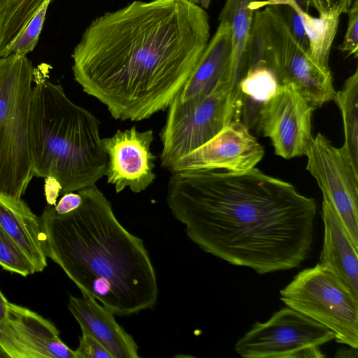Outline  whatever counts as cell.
Masks as SVG:
<instances>
[{
	"label": "cell",
	"mask_w": 358,
	"mask_h": 358,
	"mask_svg": "<svg viewBox=\"0 0 358 358\" xmlns=\"http://www.w3.org/2000/svg\"><path fill=\"white\" fill-rule=\"evenodd\" d=\"M153 140L152 130L139 131L135 126L101 138L108 157L104 176L117 193L127 187L140 193L153 183L156 178L153 171L156 156L150 150Z\"/></svg>",
	"instance_id": "12"
},
{
	"label": "cell",
	"mask_w": 358,
	"mask_h": 358,
	"mask_svg": "<svg viewBox=\"0 0 358 358\" xmlns=\"http://www.w3.org/2000/svg\"><path fill=\"white\" fill-rule=\"evenodd\" d=\"M77 192L78 208L59 215L48 205L40 217L47 257L115 315L152 308L157 280L143 241L119 222L96 185Z\"/></svg>",
	"instance_id": "3"
},
{
	"label": "cell",
	"mask_w": 358,
	"mask_h": 358,
	"mask_svg": "<svg viewBox=\"0 0 358 358\" xmlns=\"http://www.w3.org/2000/svg\"><path fill=\"white\" fill-rule=\"evenodd\" d=\"M9 303L0 290V322L3 321L7 317Z\"/></svg>",
	"instance_id": "30"
},
{
	"label": "cell",
	"mask_w": 358,
	"mask_h": 358,
	"mask_svg": "<svg viewBox=\"0 0 358 358\" xmlns=\"http://www.w3.org/2000/svg\"><path fill=\"white\" fill-rule=\"evenodd\" d=\"M210 0H200V4L203 9L209 7Z\"/></svg>",
	"instance_id": "31"
},
{
	"label": "cell",
	"mask_w": 358,
	"mask_h": 358,
	"mask_svg": "<svg viewBox=\"0 0 358 358\" xmlns=\"http://www.w3.org/2000/svg\"><path fill=\"white\" fill-rule=\"evenodd\" d=\"M260 61L280 85L292 87L314 108L334 99L331 71L320 67L268 6L254 10L246 50L247 69Z\"/></svg>",
	"instance_id": "6"
},
{
	"label": "cell",
	"mask_w": 358,
	"mask_h": 358,
	"mask_svg": "<svg viewBox=\"0 0 358 358\" xmlns=\"http://www.w3.org/2000/svg\"><path fill=\"white\" fill-rule=\"evenodd\" d=\"M71 296L68 308L83 330L95 338L112 358H138V346L115 320L114 313L92 296Z\"/></svg>",
	"instance_id": "15"
},
{
	"label": "cell",
	"mask_w": 358,
	"mask_h": 358,
	"mask_svg": "<svg viewBox=\"0 0 358 358\" xmlns=\"http://www.w3.org/2000/svg\"><path fill=\"white\" fill-rule=\"evenodd\" d=\"M341 112L343 121L344 144L342 146L358 168V69L346 79L343 88L335 93L334 99Z\"/></svg>",
	"instance_id": "22"
},
{
	"label": "cell",
	"mask_w": 358,
	"mask_h": 358,
	"mask_svg": "<svg viewBox=\"0 0 358 358\" xmlns=\"http://www.w3.org/2000/svg\"><path fill=\"white\" fill-rule=\"evenodd\" d=\"M34 67L27 56L0 57V196L21 199L34 176L29 148Z\"/></svg>",
	"instance_id": "5"
},
{
	"label": "cell",
	"mask_w": 358,
	"mask_h": 358,
	"mask_svg": "<svg viewBox=\"0 0 358 358\" xmlns=\"http://www.w3.org/2000/svg\"><path fill=\"white\" fill-rule=\"evenodd\" d=\"M51 0H47L29 23L23 28L3 53V57L11 54L27 56L36 46L45 20Z\"/></svg>",
	"instance_id": "25"
},
{
	"label": "cell",
	"mask_w": 358,
	"mask_h": 358,
	"mask_svg": "<svg viewBox=\"0 0 358 358\" xmlns=\"http://www.w3.org/2000/svg\"><path fill=\"white\" fill-rule=\"evenodd\" d=\"M49 71L34 68L29 120V148L34 176L58 184L60 194L96 185L108 157L99 120L73 103Z\"/></svg>",
	"instance_id": "4"
},
{
	"label": "cell",
	"mask_w": 358,
	"mask_h": 358,
	"mask_svg": "<svg viewBox=\"0 0 358 358\" xmlns=\"http://www.w3.org/2000/svg\"><path fill=\"white\" fill-rule=\"evenodd\" d=\"M81 331L79 345L74 350L76 358H112L101 343L87 332Z\"/></svg>",
	"instance_id": "28"
},
{
	"label": "cell",
	"mask_w": 358,
	"mask_h": 358,
	"mask_svg": "<svg viewBox=\"0 0 358 358\" xmlns=\"http://www.w3.org/2000/svg\"><path fill=\"white\" fill-rule=\"evenodd\" d=\"M288 306L327 327L341 344L358 348V299L319 262L298 273L280 291Z\"/></svg>",
	"instance_id": "8"
},
{
	"label": "cell",
	"mask_w": 358,
	"mask_h": 358,
	"mask_svg": "<svg viewBox=\"0 0 358 358\" xmlns=\"http://www.w3.org/2000/svg\"><path fill=\"white\" fill-rule=\"evenodd\" d=\"M303 10L313 8L319 17H339L347 13L354 0H294Z\"/></svg>",
	"instance_id": "26"
},
{
	"label": "cell",
	"mask_w": 358,
	"mask_h": 358,
	"mask_svg": "<svg viewBox=\"0 0 358 358\" xmlns=\"http://www.w3.org/2000/svg\"><path fill=\"white\" fill-rule=\"evenodd\" d=\"M321 215L324 239L319 263L358 299V248L351 241L336 211L325 200H322Z\"/></svg>",
	"instance_id": "16"
},
{
	"label": "cell",
	"mask_w": 358,
	"mask_h": 358,
	"mask_svg": "<svg viewBox=\"0 0 358 358\" xmlns=\"http://www.w3.org/2000/svg\"><path fill=\"white\" fill-rule=\"evenodd\" d=\"M209 38L208 15L197 4L134 1L86 28L72 53L74 79L113 118L144 120L179 95Z\"/></svg>",
	"instance_id": "1"
},
{
	"label": "cell",
	"mask_w": 358,
	"mask_h": 358,
	"mask_svg": "<svg viewBox=\"0 0 358 358\" xmlns=\"http://www.w3.org/2000/svg\"><path fill=\"white\" fill-rule=\"evenodd\" d=\"M256 0H226L219 22H227L232 31V53L230 77L238 85L247 71L246 50L254 10L249 5Z\"/></svg>",
	"instance_id": "19"
},
{
	"label": "cell",
	"mask_w": 358,
	"mask_h": 358,
	"mask_svg": "<svg viewBox=\"0 0 358 358\" xmlns=\"http://www.w3.org/2000/svg\"><path fill=\"white\" fill-rule=\"evenodd\" d=\"M242 106L238 89L225 80L206 95L184 101L175 98L159 134L161 166L170 171L181 157L209 141L231 122L240 120Z\"/></svg>",
	"instance_id": "7"
},
{
	"label": "cell",
	"mask_w": 358,
	"mask_h": 358,
	"mask_svg": "<svg viewBox=\"0 0 358 358\" xmlns=\"http://www.w3.org/2000/svg\"><path fill=\"white\" fill-rule=\"evenodd\" d=\"M0 226L22 248L36 272L47 266L41 217L22 199L0 196Z\"/></svg>",
	"instance_id": "18"
},
{
	"label": "cell",
	"mask_w": 358,
	"mask_h": 358,
	"mask_svg": "<svg viewBox=\"0 0 358 358\" xmlns=\"http://www.w3.org/2000/svg\"><path fill=\"white\" fill-rule=\"evenodd\" d=\"M348 23L340 50L348 52V55L358 56V0H354L347 12Z\"/></svg>",
	"instance_id": "27"
},
{
	"label": "cell",
	"mask_w": 358,
	"mask_h": 358,
	"mask_svg": "<svg viewBox=\"0 0 358 358\" xmlns=\"http://www.w3.org/2000/svg\"><path fill=\"white\" fill-rule=\"evenodd\" d=\"M334 339L327 327L287 306L256 322L234 350L244 358H322L320 346Z\"/></svg>",
	"instance_id": "9"
},
{
	"label": "cell",
	"mask_w": 358,
	"mask_h": 358,
	"mask_svg": "<svg viewBox=\"0 0 358 358\" xmlns=\"http://www.w3.org/2000/svg\"><path fill=\"white\" fill-rule=\"evenodd\" d=\"M264 155V147L249 128L242 121L234 120L209 141L181 157L169 172L191 169L243 172L255 167Z\"/></svg>",
	"instance_id": "14"
},
{
	"label": "cell",
	"mask_w": 358,
	"mask_h": 358,
	"mask_svg": "<svg viewBox=\"0 0 358 358\" xmlns=\"http://www.w3.org/2000/svg\"><path fill=\"white\" fill-rule=\"evenodd\" d=\"M0 351L10 358H76L51 322L12 303L0 322Z\"/></svg>",
	"instance_id": "13"
},
{
	"label": "cell",
	"mask_w": 358,
	"mask_h": 358,
	"mask_svg": "<svg viewBox=\"0 0 358 358\" xmlns=\"http://www.w3.org/2000/svg\"><path fill=\"white\" fill-rule=\"evenodd\" d=\"M81 202L80 194L78 192H71L64 194L57 204L53 207L57 214L64 215L78 208Z\"/></svg>",
	"instance_id": "29"
},
{
	"label": "cell",
	"mask_w": 358,
	"mask_h": 358,
	"mask_svg": "<svg viewBox=\"0 0 358 358\" xmlns=\"http://www.w3.org/2000/svg\"><path fill=\"white\" fill-rule=\"evenodd\" d=\"M0 266L5 270L27 276L35 267L19 244L0 226Z\"/></svg>",
	"instance_id": "24"
},
{
	"label": "cell",
	"mask_w": 358,
	"mask_h": 358,
	"mask_svg": "<svg viewBox=\"0 0 358 358\" xmlns=\"http://www.w3.org/2000/svg\"><path fill=\"white\" fill-rule=\"evenodd\" d=\"M231 53V27L227 22L221 21L213 36L208 41L192 75L176 97L184 101L206 95L222 80H228L234 85L229 71Z\"/></svg>",
	"instance_id": "17"
},
{
	"label": "cell",
	"mask_w": 358,
	"mask_h": 358,
	"mask_svg": "<svg viewBox=\"0 0 358 358\" xmlns=\"http://www.w3.org/2000/svg\"><path fill=\"white\" fill-rule=\"evenodd\" d=\"M190 3H194V4H197L199 5V3H200V0H186Z\"/></svg>",
	"instance_id": "32"
},
{
	"label": "cell",
	"mask_w": 358,
	"mask_h": 358,
	"mask_svg": "<svg viewBox=\"0 0 358 358\" xmlns=\"http://www.w3.org/2000/svg\"><path fill=\"white\" fill-rule=\"evenodd\" d=\"M305 155L306 169L315 179L323 200L336 211L358 248V168L343 147H334L321 133L313 138Z\"/></svg>",
	"instance_id": "10"
},
{
	"label": "cell",
	"mask_w": 358,
	"mask_h": 358,
	"mask_svg": "<svg viewBox=\"0 0 358 358\" xmlns=\"http://www.w3.org/2000/svg\"><path fill=\"white\" fill-rule=\"evenodd\" d=\"M283 1L292 5L301 17L308 38L310 57L322 69L331 71L329 55L337 32L339 17H315L300 8L294 0Z\"/></svg>",
	"instance_id": "21"
},
{
	"label": "cell",
	"mask_w": 358,
	"mask_h": 358,
	"mask_svg": "<svg viewBox=\"0 0 358 358\" xmlns=\"http://www.w3.org/2000/svg\"><path fill=\"white\" fill-rule=\"evenodd\" d=\"M47 0H0V57Z\"/></svg>",
	"instance_id": "23"
},
{
	"label": "cell",
	"mask_w": 358,
	"mask_h": 358,
	"mask_svg": "<svg viewBox=\"0 0 358 358\" xmlns=\"http://www.w3.org/2000/svg\"><path fill=\"white\" fill-rule=\"evenodd\" d=\"M313 107L291 86L280 85L261 106L257 124L271 139L275 154L285 159L305 155L313 140Z\"/></svg>",
	"instance_id": "11"
},
{
	"label": "cell",
	"mask_w": 358,
	"mask_h": 358,
	"mask_svg": "<svg viewBox=\"0 0 358 358\" xmlns=\"http://www.w3.org/2000/svg\"><path fill=\"white\" fill-rule=\"evenodd\" d=\"M279 86L275 76L263 62L257 61L248 67L237 88L243 98V122L248 128L257 124L261 106L275 94Z\"/></svg>",
	"instance_id": "20"
},
{
	"label": "cell",
	"mask_w": 358,
	"mask_h": 358,
	"mask_svg": "<svg viewBox=\"0 0 358 358\" xmlns=\"http://www.w3.org/2000/svg\"><path fill=\"white\" fill-rule=\"evenodd\" d=\"M166 201L201 249L258 274L298 268L310 252L315 200L257 168L172 172Z\"/></svg>",
	"instance_id": "2"
}]
</instances>
